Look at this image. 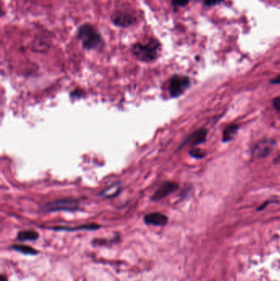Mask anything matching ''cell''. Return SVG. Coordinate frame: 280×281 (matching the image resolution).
Here are the masks:
<instances>
[{
  "label": "cell",
  "mask_w": 280,
  "mask_h": 281,
  "mask_svg": "<svg viewBox=\"0 0 280 281\" xmlns=\"http://www.w3.org/2000/svg\"><path fill=\"white\" fill-rule=\"evenodd\" d=\"M280 157H279V159H280Z\"/></svg>",
  "instance_id": "21"
},
{
  "label": "cell",
  "mask_w": 280,
  "mask_h": 281,
  "mask_svg": "<svg viewBox=\"0 0 280 281\" xmlns=\"http://www.w3.org/2000/svg\"><path fill=\"white\" fill-rule=\"evenodd\" d=\"M80 208V201L77 199L65 198L44 204L42 207L44 212H76Z\"/></svg>",
  "instance_id": "4"
},
{
  "label": "cell",
  "mask_w": 280,
  "mask_h": 281,
  "mask_svg": "<svg viewBox=\"0 0 280 281\" xmlns=\"http://www.w3.org/2000/svg\"><path fill=\"white\" fill-rule=\"evenodd\" d=\"M18 239L20 240L22 242L24 241H36L39 238L38 233L35 230H22L18 232Z\"/></svg>",
  "instance_id": "13"
},
{
  "label": "cell",
  "mask_w": 280,
  "mask_h": 281,
  "mask_svg": "<svg viewBox=\"0 0 280 281\" xmlns=\"http://www.w3.org/2000/svg\"><path fill=\"white\" fill-rule=\"evenodd\" d=\"M207 6H215L221 3L223 0H201Z\"/></svg>",
  "instance_id": "17"
},
{
  "label": "cell",
  "mask_w": 280,
  "mask_h": 281,
  "mask_svg": "<svg viewBox=\"0 0 280 281\" xmlns=\"http://www.w3.org/2000/svg\"><path fill=\"white\" fill-rule=\"evenodd\" d=\"M206 137H207V131L206 129H199L195 132H193V134H191L187 139L183 142V145L181 147H183V145L190 144L191 146H196V145H200L203 142H206Z\"/></svg>",
  "instance_id": "8"
},
{
  "label": "cell",
  "mask_w": 280,
  "mask_h": 281,
  "mask_svg": "<svg viewBox=\"0 0 280 281\" xmlns=\"http://www.w3.org/2000/svg\"><path fill=\"white\" fill-rule=\"evenodd\" d=\"M190 155L195 159H201L206 156V153L201 149H193L191 151Z\"/></svg>",
  "instance_id": "15"
},
{
  "label": "cell",
  "mask_w": 280,
  "mask_h": 281,
  "mask_svg": "<svg viewBox=\"0 0 280 281\" xmlns=\"http://www.w3.org/2000/svg\"><path fill=\"white\" fill-rule=\"evenodd\" d=\"M270 83L271 84H280V74L278 75L277 77H275V78L271 79Z\"/></svg>",
  "instance_id": "19"
},
{
  "label": "cell",
  "mask_w": 280,
  "mask_h": 281,
  "mask_svg": "<svg viewBox=\"0 0 280 281\" xmlns=\"http://www.w3.org/2000/svg\"><path fill=\"white\" fill-rule=\"evenodd\" d=\"M131 54L141 62H153L159 57L162 44L156 38H150L147 42H136L131 45Z\"/></svg>",
  "instance_id": "1"
},
{
  "label": "cell",
  "mask_w": 280,
  "mask_h": 281,
  "mask_svg": "<svg viewBox=\"0 0 280 281\" xmlns=\"http://www.w3.org/2000/svg\"><path fill=\"white\" fill-rule=\"evenodd\" d=\"M178 189V184L174 182L166 181L159 186V189H157L154 195L151 196L152 201H159L161 199L165 198L170 194L176 191Z\"/></svg>",
  "instance_id": "7"
},
{
  "label": "cell",
  "mask_w": 280,
  "mask_h": 281,
  "mask_svg": "<svg viewBox=\"0 0 280 281\" xmlns=\"http://www.w3.org/2000/svg\"><path fill=\"white\" fill-rule=\"evenodd\" d=\"M121 183L119 182H116V183L111 184L110 186H108V188L104 189L100 195L103 197H106V198H113L119 194L121 191Z\"/></svg>",
  "instance_id": "11"
},
{
  "label": "cell",
  "mask_w": 280,
  "mask_h": 281,
  "mask_svg": "<svg viewBox=\"0 0 280 281\" xmlns=\"http://www.w3.org/2000/svg\"><path fill=\"white\" fill-rule=\"evenodd\" d=\"M190 0H172V5L174 8H183L188 5Z\"/></svg>",
  "instance_id": "16"
},
{
  "label": "cell",
  "mask_w": 280,
  "mask_h": 281,
  "mask_svg": "<svg viewBox=\"0 0 280 281\" xmlns=\"http://www.w3.org/2000/svg\"><path fill=\"white\" fill-rule=\"evenodd\" d=\"M190 79L187 76L174 75L169 82V92L172 98L182 96L190 86Z\"/></svg>",
  "instance_id": "5"
},
{
  "label": "cell",
  "mask_w": 280,
  "mask_h": 281,
  "mask_svg": "<svg viewBox=\"0 0 280 281\" xmlns=\"http://www.w3.org/2000/svg\"><path fill=\"white\" fill-rule=\"evenodd\" d=\"M276 147V141L273 138H264L259 140L252 149V156L256 159L267 157Z\"/></svg>",
  "instance_id": "6"
},
{
  "label": "cell",
  "mask_w": 280,
  "mask_h": 281,
  "mask_svg": "<svg viewBox=\"0 0 280 281\" xmlns=\"http://www.w3.org/2000/svg\"><path fill=\"white\" fill-rule=\"evenodd\" d=\"M0 281H8V280H7V277L4 275H2V276H0Z\"/></svg>",
  "instance_id": "20"
},
{
  "label": "cell",
  "mask_w": 280,
  "mask_h": 281,
  "mask_svg": "<svg viewBox=\"0 0 280 281\" xmlns=\"http://www.w3.org/2000/svg\"><path fill=\"white\" fill-rule=\"evenodd\" d=\"M273 106L276 110L280 112V96H278L273 100Z\"/></svg>",
  "instance_id": "18"
},
{
  "label": "cell",
  "mask_w": 280,
  "mask_h": 281,
  "mask_svg": "<svg viewBox=\"0 0 280 281\" xmlns=\"http://www.w3.org/2000/svg\"><path fill=\"white\" fill-rule=\"evenodd\" d=\"M13 250L22 253L24 255H36L39 253L36 248H31L30 246L22 245V244H17L12 246Z\"/></svg>",
  "instance_id": "14"
},
{
  "label": "cell",
  "mask_w": 280,
  "mask_h": 281,
  "mask_svg": "<svg viewBox=\"0 0 280 281\" xmlns=\"http://www.w3.org/2000/svg\"><path fill=\"white\" fill-rule=\"evenodd\" d=\"M77 39L87 50L100 49L105 45L101 32L90 23L82 24L77 30Z\"/></svg>",
  "instance_id": "2"
},
{
  "label": "cell",
  "mask_w": 280,
  "mask_h": 281,
  "mask_svg": "<svg viewBox=\"0 0 280 281\" xmlns=\"http://www.w3.org/2000/svg\"><path fill=\"white\" fill-rule=\"evenodd\" d=\"M239 126L237 124H230L229 126H227L223 132V137H222V141L224 142H230L232 140L234 139L237 133L238 132Z\"/></svg>",
  "instance_id": "12"
},
{
  "label": "cell",
  "mask_w": 280,
  "mask_h": 281,
  "mask_svg": "<svg viewBox=\"0 0 280 281\" xmlns=\"http://www.w3.org/2000/svg\"><path fill=\"white\" fill-rule=\"evenodd\" d=\"M101 228V225L97 224H83L77 227H66V226H57V227L50 228L51 230H55V231H68V232H72V231H78V230H96Z\"/></svg>",
  "instance_id": "10"
},
{
  "label": "cell",
  "mask_w": 280,
  "mask_h": 281,
  "mask_svg": "<svg viewBox=\"0 0 280 281\" xmlns=\"http://www.w3.org/2000/svg\"><path fill=\"white\" fill-rule=\"evenodd\" d=\"M111 22L114 26L121 27V28H128L137 23L138 18L136 13L133 11L123 8L118 9L113 12L111 15Z\"/></svg>",
  "instance_id": "3"
},
{
  "label": "cell",
  "mask_w": 280,
  "mask_h": 281,
  "mask_svg": "<svg viewBox=\"0 0 280 281\" xmlns=\"http://www.w3.org/2000/svg\"><path fill=\"white\" fill-rule=\"evenodd\" d=\"M145 223L154 226H164L167 224L168 217L160 212L150 213L144 217Z\"/></svg>",
  "instance_id": "9"
}]
</instances>
